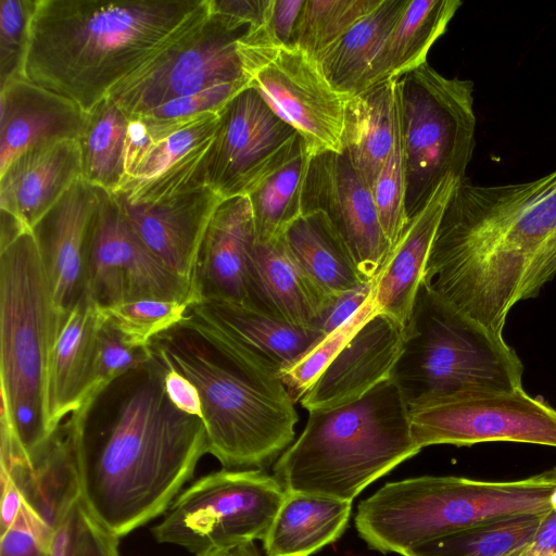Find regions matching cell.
<instances>
[{"label": "cell", "mask_w": 556, "mask_h": 556, "mask_svg": "<svg viewBox=\"0 0 556 556\" xmlns=\"http://www.w3.org/2000/svg\"><path fill=\"white\" fill-rule=\"evenodd\" d=\"M67 422L80 505L117 538L165 514L208 453L203 419L173 404L164 365L152 353L88 397Z\"/></svg>", "instance_id": "6da1fadb"}, {"label": "cell", "mask_w": 556, "mask_h": 556, "mask_svg": "<svg viewBox=\"0 0 556 556\" xmlns=\"http://www.w3.org/2000/svg\"><path fill=\"white\" fill-rule=\"evenodd\" d=\"M556 276V169L520 184L463 180L440 220L422 282L503 336L509 311Z\"/></svg>", "instance_id": "7a4b0ae2"}, {"label": "cell", "mask_w": 556, "mask_h": 556, "mask_svg": "<svg viewBox=\"0 0 556 556\" xmlns=\"http://www.w3.org/2000/svg\"><path fill=\"white\" fill-rule=\"evenodd\" d=\"M151 353L198 389L208 453L227 469H261L292 444L298 414L279 369L188 311L154 337Z\"/></svg>", "instance_id": "3957f363"}, {"label": "cell", "mask_w": 556, "mask_h": 556, "mask_svg": "<svg viewBox=\"0 0 556 556\" xmlns=\"http://www.w3.org/2000/svg\"><path fill=\"white\" fill-rule=\"evenodd\" d=\"M204 0H38L24 78L90 112Z\"/></svg>", "instance_id": "277c9868"}, {"label": "cell", "mask_w": 556, "mask_h": 556, "mask_svg": "<svg viewBox=\"0 0 556 556\" xmlns=\"http://www.w3.org/2000/svg\"><path fill=\"white\" fill-rule=\"evenodd\" d=\"M300 437L275 464L286 491L353 500L421 451L408 405L390 378L346 405L308 412Z\"/></svg>", "instance_id": "5b68a950"}, {"label": "cell", "mask_w": 556, "mask_h": 556, "mask_svg": "<svg viewBox=\"0 0 556 556\" xmlns=\"http://www.w3.org/2000/svg\"><path fill=\"white\" fill-rule=\"evenodd\" d=\"M556 468L509 481L422 476L389 482L361 502L359 536L382 554L397 553L478 525L553 507Z\"/></svg>", "instance_id": "8992f818"}, {"label": "cell", "mask_w": 556, "mask_h": 556, "mask_svg": "<svg viewBox=\"0 0 556 556\" xmlns=\"http://www.w3.org/2000/svg\"><path fill=\"white\" fill-rule=\"evenodd\" d=\"M60 323L33 230L0 238L1 431L26 458L52 435L47 372Z\"/></svg>", "instance_id": "52a82bcc"}, {"label": "cell", "mask_w": 556, "mask_h": 556, "mask_svg": "<svg viewBox=\"0 0 556 556\" xmlns=\"http://www.w3.org/2000/svg\"><path fill=\"white\" fill-rule=\"evenodd\" d=\"M404 331L391 379L408 406L464 391L522 388V363L503 336L457 309L424 282Z\"/></svg>", "instance_id": "ba28073f"}, {"label": "cell", "mask_w": 556, "mask_h": 556, "mask_svg": "<svg viewBox=\"0 0 556 556\" xmlns=\"http://www.w3.org/2000/svg\"><path fill=\"white\" fill-rule=\"evenodd\" d=\"M473 84L428 63L397 79L406 162V211L415 215L448 176L460 180L475 148Z\"/></svg>", "instance_id": "9c48e42d"}, {"label": "cell", "mask_w": 556, "mask_h": 556, "mask_svg": "<svg viewBox=\"0 0 556 556\" xmlns=\"http://www.w3.org/2000/svg\"><path fill=\"white\" fill-rule=\"evenodd\" d=\"M249 28L248 24L213 11L210 0H204L106 97L129 118L215 86L249 84L239 52V41Z\"/></svg>", "instance_id": "30bf717a"}, {"label": "cell", "mask_w": 556, "mask_h": 556, "mask_svg": "<svg viewBox=\"0 0 556 556\" xmlns=\"http://www.w3.org/2000/svg\"><path fill=\"white\" fill-rule=\"evenodd\" d=\"M287 491L261 469L214 471L181 491L152 533L198 555L232 549L267 534Z\"/></svg>", "instance_id": "8fae6325"}, {"label": "cell", "mask_w": 556, "mask_h": 556, "mask_svg": "<svg viewBox=\"0 0 556 556\" xmlns=\"http://www.w3.org/2000/svg\"><path fill=\"white\" fill-rule=\"evenodd\" d=\"M243 70L253 87L304 140L312 156L342 153L349 96L336 90L318 62L293 46H279L266 25L239 41Z\"/></svg>", "instance_id": "7c38bea8"}, {"label": "cell", "mask_w": 556, "mask_h": 556, "mask_svg": "<svg viewBox=\"0 0 556 556\" xmlns=\"http://www.w3.org/2000/svg\"><path fill=\"white\" fill-rule=\"evenodd\" d=\"M410 430L422 450L429 445L470 446L518 442L556 447V409L522 388L472 390L408 406Z\"/></svg>", "instance_id": "4fadbf2b"}, {"label": "cell", "mask_w": 556, "mask_h": 556, "mask_svg": "<svg viewBox=\"0 0 556 556\" xmlns=\"http://www.w3.org/2000/svg\"><path fill=\"white\" fill-rule=\"evenodd\" d=\"M86 290L99 307L140 300L199 301L193 282L167 267L139 239L111 192L98 188Z\"/></svg>", "instance_id": "5bb4252c"}, {"label": "cell", "mask_w": 556, "mask_h": 556, "mask_svg": "<svg viewBox=\"0 0 556 556\" xmlns=\"http://www.w3.org/2000/svg\"><path fill=\"white\" fill-rule=\"evenodd\" d=\"M299 137L249 86L218 112L202 160L204 182L223 200L248 195L290 154Z\"/></svg>", "instance_id": "9a60e30c"}, {"label": "cell", "mask_w": 556, "mask_h": 556, "mask_svg": "<svg viewBox=\"0 0 556 556\" xmlns=\"http://www.w3.org/2000/svg\"><path fill=\"white\" fill-rule=\"evenodd\" d=\"M111 194L144 245L193 282L203 237L223 199L197 179L168 186L129 179Z\"/></svg>", "instance_id": "2e32d148"}, {"label": "cell", "mask_w": 556, "mask_h": 556, "mask_svg": "<svg viewBox=\"0 0 556 556\" xmlns=\"http://www.w3.org/2000/svg\"><path fill=\"white\" fill-rule=\"evenodd\" d=\"M321 211L348 247L366 282L380 273L392 247L386 237L371 188L343 153L312 156L302 195V214Z\"/></svg>", "instance_id": "e0dca14e"}, {"label": "cell", "mask_w": 556, "mask_h": 556, "mask_svg": "<svg viewBox=\"0 0 556 556\" xmlns=\"http://www.w3.org/2000/svg\"><path fill=\"white\" fill-rule=\"evenodd\" d=\"M98 188L75 181L33 228L61 321L86 290L89 240Z\"/></svg>", "instance_id": "ac0fdd59"}, {"label": "cell", "mask_w": 556, "mask_h": 556, "mask_svg": "<svg viewBox=\"0 0 556 556\" xmlns=\"http://www.w3.org/2000/svg\"><path fill=\"white\" fill-rule=\"evenodd\" d=\"M404 326L377 313L343 345L300 400L307 409H327L352 403L388 380L401 355Z\"/></svg>", "instance_id": "d6986e66"}, {"label": "cell", "mask_w": 556, "mask_h": 556, "mask_svg": "<svg viewBox=\"0 0 556 556\" xmlns=\"http://www.w3.org/2000/svg\"><path fill=\"white\" fill-rule=\"evenodd\" d=\"M245 303L288 324L319 329L338 299L325 293L298 265L283 238L252 244Z\"/></svg>", "instance_id": "ffe728a7"}, {"label": "cell", "mask_w": 556, "mask_h": 556, "mask_svg": "<svg viewBox=\"0 0 556 556\" xmlns=\"http://www.w3.org/2000/svg\"><path fill=\"white\" fill-rule=\"evenodd\" d=\"M462 181L448 176L440 184L428 202L408 219L375 278L372 303L376 313L393 317L404 328L410 318L440 220Z\"/></svg>", "instance_id": "44dd1931"}, {"label": "cell", "mask_w": 556, "mask_h": 556, "mask_svg": "<svg viewBox=\"0 0 556 556\" xmlns=\"http://www.w3.org/2000/svg\"><path fill=\"white\" fill-rule=\"evenodd\" d=\"M81 179L78 141L41 143L0 172V210L33 230L68 188Z\"/></svg>", "instance_id": "7402d4cb"}, {"label": "cell", "mask_w": 556, "mask_h": 556, "mask_svg": "<svg viewBox=\"0 0 556 556\" xmlns=\"http://www.w3.org/2000/svg\"><path fill=\"white\" fill-rule=\"evenodd\" d=\"M86 114L72 100L26 78L0 88V172L33 147L77 140Z\"/></svg>", "instance_id": "603a6c76"}, {"label": "cell", "mask_w": 556, "mask_h": 556, "mask_svg": "<svg viewBox=\"0 0 556 556\" xmlns=\"http://www.w3.org/2000/svg\"><path fill=\"white\" fill-rule=\"evenodd\" d=\"M1 473L9 476L25 504L53 531L80 501V486L67 420L28 458L0 453Z\"/></svg>", "instance_id": "cb8c5ba5"}, {"label": "cell", "mask_w": 556, "mask_h": 556, "mask_svg": "<svg viewBox=\"0 0 556 556\" xmlns=\"http://www.w3.org/2000/svg\"><path fill=\"white\" fill-rule=\"evenodd\" d=\"M254 241L249 198L223 200L210 220L199 251L193 278L199 301L247 302V265Z\"/></svg>", "instance_id": "d4e9b609"}, {"label": "cell", "mask_w": 556, "mask_h": 556, "mask_svg": "<svg viewBox=\"0 0 556 556\" xmlns=\"http://www.w3.org/2000/svg\"><path fill=\"white\" fill-rule=\"evenodd\" d=\"M98 326V306L85 290L60 323L50 351L46 412L51 434L89 395Z\"/></svg>", "instance_id": "484cf974"}, {"label": "cell", "mask_w": 556, "mask_h": 556, "mask_svg": "<svg viewBox=\"0 0 556 556\" xmlns=\"http://www.w3.org/2000/svg\"><path fill=\"white\" fill-rule=\"evenodd\" d=\"M397 119V79L381 83L348 99L342 153L370 188L392 149Z\"/></svg>", "instance_id": "4316f807"}, {"label": "cell", "mask_w": 556, "mask_h": 556, "mask_svg": "<svg viewBox=\"0 0 556 556\" xmlns=\"http://www.w3.org/2000/svg\"><path fill=\"white\" fill-rule=\"evenodd\" d=\"M189 311L217 325L279 370L321 336L319 329L288 324L245 302L201 300Z\"/></svg>", "instance_id": "83f0119b"}, {"label": "cell", "mask_w": 556, "mask_h": 556, "mask_svg": "<svg viewBox=\"0 0 556 556\" xmlns=\"http://www.w3.org/2000/svg\"><path fill=\"white\" fill-rule=\"evenodd\" d=\"M352 502L288 492L263 546L267 556H311L344 532Z\"/></svg>", "instance_id": "f1b7e54d"}, {"label": "cell", "mask_w": 556, "mask_h": 556, "mask_svg": "<svg viewBox=\"0 0 556 556\" xmlns=\"http://www.w3.org/2000/svg\"><path fill=\"white\" fill-rule=\"evenodd\" d=\"M460 5L459 0H408L375 59L363 91L427 63L430 48Z\"/></svg>", "instance_id": "f546056e"}, {"label": "cell", "mask_w": 556, "mask_h": 556, "mask_svg": "<svg viewBox=\"0 0 556 556\" xmlns=\"http://www.w3.org/2000/svg\"><path fill=\"white\" fill-rule=\"evenodd\" d=\"M282 238L301 269L329 296L339 299L367 283L324 212L303 213Z\"/></svg>", "instance_id": "4dcf8cb0"}, {"label": "cell", "mask_w": 556, "mask_h": 556, "mask_svg": "<svg viewBox=\"0 0 556 556\" xmlns=\"http://www.w3.org/2000/svg\"><path fill=\"white\" fill-rule=\"evenodd\" d=\"M408 0H382L317 62L330 85L352 97L364 90L370 67Z\"/></svg>", "instance_id": "1f68e13d"}, {"label": "cell", "mask_w": 556, "mask_h": 556, "mask_svg": "<svg viewBox=\"0 0 556 556\" xmlns=\"http://www.w3.org/2000/svg\"><path fill=\"white\" fill-rule=\"evenodd\" d=\"M312 155L299 137L290 154L273 168L247 195L249 198L256 242L281 238L302 215V195Z\"/></svg>", "instance_id": "d6a6232c"}, {"label": "cell", "mask_w": 556, "mask_h": 556, "mask_svg": "<svg viewBox=\"0 0 556 556\" xmlns=\"http://www.w3.org/2000/svg\"><path fill=\"white\" fill-rule=\"evenodd\" d=\"M128 121L108 97L86 114L77 139L85 182L109 192L121 187L126 178L124 153Z\"/></svg>", "instance_id": "836d02e7"}, {"label": "cell", "mask_w": 556, "mask_h": 556, "mask_svg": "<svg viewBox=\"0 0 556 556\" xmlns=\"http://www.w3.org/2000/svg\"><path fill=\"white\" fill-rule=\"evenodd\" d=\"M548 511L478 525L414 546L402 556H505L532 538Z\"/></svg>", "instance_id": "e575fe53"}, {"label": "cell", "mask_w": 556, "mask_h": 556, "mask_svg": "<svg viewBox=\"0 0 556 556\" xmlns=\"http://www.w3.org/2000/svg\"><path fill=\"white\" fill-rule=\"evenodd\" d=\"M382 0H305L291 46L317 59Z\"/></svg>", "instance_id": "d590c367"}, {"label": "cell", "mask_w": 556, "mask_h": 556, "mask_svg": "<svg viewBox=\"0 0 556 556\" xmlns=\"http://www.w3.org/2000/svg\"><path fill=\"white\" fill-rule=\"evenodd\" d=\"M375 314L371 294L349 320L319 336L304 353L279 370V378L294 403L302 399L356 330Z\"/></svg>", "instance_id": "8d00e7d4"}, {"label": "cell", "mask_w": 556, "mask_h": 556, "mask_svg": "<svg viewBox=\"0 0 556 556\" xmlns=\"http://www.w3.org/2000/svg\"><path fill=\"white\" fill-rule=\"evenodd\" d=\"M191 305L184 301L140 300L98 306V312L129 345L147 348L154 337L179 324Z\"/></svg>", "instance_id": "74e56055"}, {"label": "cell", "mask_w": 556, "mask_h": 556, "mask_svg": "<svg viewBox=\"0 0 556 556\" xmlns=\"http://www.w3.org/2000/svg\"><path fill=\"white\" fill-rule=\"evenodd\" d=\"M406 189V162L399 108L397 127L392 149L371 188L379 220L391 247L397 242L408 223Z\"/></svg>", "instance_id": "f35d334b"}, {"label": "cell", "mask_w": 556, "mask_h": 556, "mask_svg": "<svg viewBox=\"0 0 556 556\" xmlns=\"http://www.w3.org/2000/svg\"><path fill=\"white\" fill-rule=\"evenodd\" d=\"M38 0H0V88L24 78L29 24Z\"/></svg>", "instance_id": "ab89813d"}, {"label": "cell", "mask_w": 556, "mask_h": 556, "mask_svg": "<svg viewBox=\"0 0 556 556\" xmlns=\"http://www.w3.org/2000/svg\"><path fill=\"white\" fill-rule=\"evenodd\" d=\"M150 357L149 345L147 348L129 345L123 336L99 315L92 380L88 397L118 377L140 367Z\"/></svg>", "instance_id": "60d3db41"}, {"label": "cell", "mask_w": 556, "mask_h": 556, "mask_svg": "<svg viewBox=\"0 0 556 556\" xmlns=\"http://www.w3.org/2000/svg\"><path fill=\"white\" fill-rule=\"evenodd\" d=\"M53 534L23 502L13 523L0 534V556H48Z\"/></svg>", "instance_id": "b9f144b4"}, {"label": "cell", "mask_w": 556, "mask_h": 556, "mask_svg": "<svg viewBox=\"0 0 556 556\" xmlns=\"http://www.w3.org/2000/svg\"><path fill=\"white\" fill-rule=\"evenodd\" d=\"M249 86L245 83L215 86L194 94L172 100L143 115L161 119H172L190 117L207 112H219L232 98Z\"/></svg>", "instance_id": "7bdbcfd3"}, {"label": "cell", "mask_w": 556, "mask_h": 556, "mask_svg": "<svg viewBox=\"0 0 556 556\" xmlns=\"http://www.w3.org/2000/svg\"><path fill=\"white\" fill-rule=\"evenodd\" d=\"M118 544L119 538L91 518L79 501L72 556H121Z\"/></svg>", "instance_id": "ee69618b"}, {"label": "cell", "mask_w": 556, "mask_h": 556, "mask_svg": "<svg viewBox=\"0 0 556 556\" xmlns=\"http://www.w3.org/2000/svg\"><path fill=\"white\" fill-rule=\"evenodd\" d=\"M305 0H271L267 30L279 46H291Z\"/></svg>", "instance_id": "f6af8a7d"}, {"label": "cell", "mask_w": 556, "mask_h": 556, "mask_svg": "<svg viewBox=\"0 0 556 556\" xmlns=\"http://www.w3.org/2000/svg\"><path fill=\"white\" fill-rule=\"evenodd\" d=\"M162 364L164 365V388L169 400L186 414L203 419L202 403L195 386L179 371Z\"/></svg>", "instance_id": "bcb514c9"}, {"label": "cell", "mask_w": 556, "mask_h": 556, "mask_svg": "<svg viewBox=\"0 0 556 556\" xmlns=\"http://www.w3.org/2000/svg\"><path fill=\"white\" fill-rule=\"evenodd\" d=\"M213 11L258 28L267 23L271 0H210Z\"/></svg>", "instance_id": "7dc6e473"}, {"label": "cell", "mask_w": 556, "mask_h": 556, "mask_svg": "<svg viewBox=\"0 0 556 556\" xmlns=\"http://www.w3.org/2000/svg\"><path fill=\"white\" fill-rule=\"evenodd\" d=\"M375 279L340 296L319 327L327 334L349 320L368 300L374 291Z\"/></svg>", "instance_id": "c3c4849f"}, {"label": "cell", "mask_w": 556, "mask_h": 556, "mask_svg": "<svg viewBox=\"0 0 556 556\" xmlns=\"http://www.w3.org/2000/svg\"><path fill=\"white\" fill-rule=\"evenodd\" d=\"M505 556H556V496L532 538Z\"/></svg>", "instance_id": "681fc988"}, {"label": "cell", "mask_w": 556, "mask_h": 556, "mask_svg": "<svg viewBox=\"0 0 556 556\" xmlns=\"http://www.w3.org/2000/svg\"><path fill=\"white\" fill-rule=\"evenodd\" d=\"M23 497L13 480L1 473V519L0 534L15 520L23 505Z\"/></svg>", "instance_id": "f907efd6"}, {"label": "cell", "mask_w": 556, "mask_h": 556, "mask_svg": "<svg viewBox=\"0 0 556 556\" xmlns=\"http://www.w3.org/2000/svg\"><path fill=\"white\" fill-rule=\"evenodd\" d=\"M78 504L64 522L55 530L48 556L73 555Z\"/></svg>", "instance_id": "816d5d0a"}, {"label": "cell", "mask_w": 556, "mask_h": 556, "mask_svg": "<svg viewBox=\"0 0 556 556\" xmlns=\"http://www.w3.org/2000/svg\"><path fill=\"white\" fill-rule=\"evenodd\" d=\"M229 556H262V554L254 542H249L232 548Z\"/></svg>", "instance_id": "f5cc1de1"}, {"label": "cell", "mask_w": 556, "mask_h": 556, "mask_svg": "<svg viewBox=\"0 0 556 556\" xmlns=\"http://www.w3.org/2000/svg\"><path fill=\"white\" fill-rule=\"evenodd\" d=\"M230 552H231V549H227V548H215V549H210V551L200 553L195 556H229Z\"/></svg>", "instance_id": "db71d44e"}]
</instances>
